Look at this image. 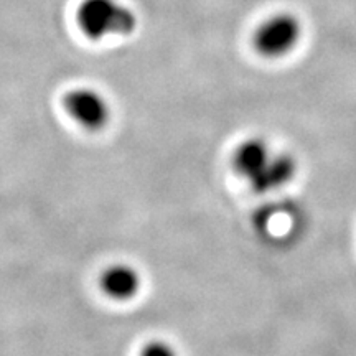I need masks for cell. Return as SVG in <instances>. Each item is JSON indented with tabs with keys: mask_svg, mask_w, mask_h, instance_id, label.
Listing matches in <instances>:
<instances>
[{
	"mask_svg": "<svg viewBox=\"0 0 356 356\" xmlns=\"http://www.w3.org/2000/svg\"><path fill=\"white\" fill-rule=\"evenodd\" d=\"M79 29L92 40L111 35H129L137 20L131 8L119 0H84L78 8Z\"/></svg>",
	"mask_w": 356,
	"mask_h": 356,
	"instance_id": "cell-1",
	"label": "cell"
},
{
	"mask_svg": "<svg viewBox=\"0 0 356 356\" xmlns=\"http://www.w3.org/2000/svg\"><path fill=\"white\" fill-rule=\"evenodd\" d=\"M302 26L292 13H275L262 22L254 32V48L266 58H282L297 47Z\"/></svg>",
	"mask_w": 356,
	"mask_h": 356,
	"instance_id": "cell-2",
	"label": "cell"
},
{
	"mask_svg": "<svg viewBox=\"0 0 356 356\" xmlns=\"http://www.w3.org/2000/svg\"><path fill=\"white\" fill-rule=\"evenodd\" d=\"M65 111L79 126L99 131L109 121V104L95 89L78 88L65 96Z\"/></svg>",
	"mask_w": 356,
	"mask_h": 356,
	"instance_id": "cell-3",
	"label": "cell"
},
{
	"mask_svg": "<svg viewBox=\"0 0 356 356\" xmlns=\"http://www.w3.org/2000/svg\"><path fill=\"white\" fill-rule=\"evenodd\" d=\"M273 154L266 140L259 137H249L234 147L231 155V167L236 175L244 178L249 184L266 167Z\"/></svg>",
	"mask_w": 356,
	"mask_h": 356,
	"instance_id": "cell-4",
	"label": "cell"
},
{
	"mask_svg": "<svg viewBox=\"0 0 356 356\" xmlns=\"http://www.w3.org/2000/svg\"><path fill=\"white\" fill-rule=\"evenodd\" d=\"M99 286L104 296L118 302H127L140 292L142 277L136 267L114 264L102 270Z\"/></svg>",
	"mask_w": 356,
	"mask_h": 356,
	"instance_id": "cell-5",
	"label": "cell"
},
{
	"mask_svg": "<svg viewBox=\"0 0 356 356\" xmlns=\"http://www.w3.org/2000/svg\"><path fill=\"white\" fill-rule=\"evenodd\" d=\"M297 175V160L291 154H273L266 167L249 181L256 193H269L286 186Z\"/></svg>",
	"mask_w": 356,
	"mask_h": 356,
	"instance_id": "cell-6",
	"label": "cell"
},
{
	"mask_svg": "<svg viewBox=\"0 0 356 356\" xmlns=\"http://www.w3.org/2000/svg\"><path fill=\"white\" fill-rule=\"evenodd\" d=\"M139 356H178V353L168 341L152 340L142 346Z\"/></svg>",
	"mask_w": 356,
	"mask_h": 356,
	"instance_id": "cell-7",
	"label": "cell"
}]
</instances>
